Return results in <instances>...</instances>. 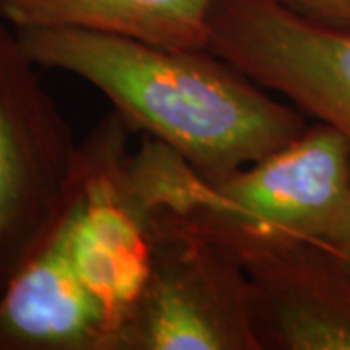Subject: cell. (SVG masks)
Masks as SVG:
<instances>
[{
  "instance_id": "6da1fadb",
  "label": "cell",
  "mask_w": 350,
  "mask_h": 350,
  "mask_svg": "<svg viewBox=\"0 0 350 350\" xmlns=\"http://www.w3.org/2000/svg\"><path fill=\"white\" fill-rule=\"evenodd\" d=\"M33 63L82 78L135 129L220 181L288 144L308 126L211 49H172L76 27L18 29Z\"/></svg>"
},
{
  "instance_id": "7a4b0ae2",
  "label": "cell",
  "mask_w": 350,
  "mask_h": 350,
  "mask_svg": "<svg viewBox=\"0 0 350 350\" xmlns=\"http://www.w3.org/2000/svg\"><path fill=\"white\" fill-rule=\"evenodd\" d=\"M115 350H262L238 251L199 226L154 218V261Z\"/></svg>"
},
{
  "instance_id": "3957f363",
  "label": "cell",
  "mask_w": 350,
  "mask_h": 350,
  "mask_svg": "<svg viewBox=\"0 0 350 350\" xmlns=\"http://www.w3.org/2000/svg\"><path fill=\"white\" fill-rule=\"evenodd\" d=\"M36 68L0 14V284L59 222L75 185L80 144Z\"/></svg>"
},
{
  "instance_id": "277c9868",
  "label": "cell",
  "mask_w": 350,
  "mask_h": 350,
  "mask_svg": "<svg viewBox=\"0 0 350 350\" xmlns=\"http://www.w3.org/2000/svg\"><path fill=\"white\" fill-rule=\"evenodd\" d=\"M129 129L115 111L80 144L63 213L76 271L111 317L115 349L117 329L142 294L154 261V218L126 175Z\"/></svg>"
},
{
  "instance_id": "5b68a950",
  "label": "cell",
  "mask_w": 350,
  "mask_h": 350,
  "mask_svg": "<svg viewBox=\"0 0 350 350\" xmlns=\"http://www.w3.org/2000/svg\"><path fill=\"white\" fill-rule=\"evenodd\" d=\"M208 49L350 140V33L278 0H214Z\"/></svg>"
},
{
  "instance_id": "8992f818",
  "label": "cell",
  "mask_w": 350,
  "mask_h": 350,
  "mask_svg": "<svg viewBox=\"0 0 350 350\" xmlns=\"http://www.w3.org/2000/svg\"><path fill=\"white\" fill-rule=\"evenodd\" d=\"M350 195V140L315 121L296 138L236 174L213 181L195 220L206 234L317 239Z\"/></svg>"
},
{
  "instance_id": "52a82bcc",
  "label": "cell",
  "mask_w": 350,
  "mask_h": 350,
  "mask_svg": "<svg viewBox=\"0 0 350 350\" xmlns=\"http://www.w3.org/2000/svg\"><path fill=\"white\" fill-rule=\"evenodd\" d=\"M218 239L247 273L262 350H350V262L340 253L290 236Z\"/></svg>"
},
{
  "instance_id": "ba28073f",
  "label": "cell",
  "mask_w": 350,
  "mask_h": 350,
  "mask_svg": "<svg viewBox=\"0 0 350 350\" xmlns=\"http://www.w3.org/2000/svg\"><path fill=\"white\" fill-rule=\"evenodd\" d=\"M0 350H115V327L84 284L63 216L0 288Z\"/></svg>"
},
{
  "instance_id": "9c48e42d",
  "label": "cell",
  "mask_w": 350,
  "mask_h": 350,
  "mask_svg": "<svg viewBox=\"0 0 350 350\" xmlns=\"http://www.w3.org/2000/svg\"><path fill=\"white\" fill-rule=\"evenodd\" d=\"M214 0H0L16 29L76 27L172 49H208Z\"/></svg>"
},
{
  "instance_id": "30bf717a",
  "label": "cell",
  "mask_w": 350,
  "mask_h": 350,
  "mask_svg": "<svg viewBox=\"0 0 350 350\" xmlns=\"http://www.w3.org/2000/svg\"><path fill=\"white\" fill-rule=\"evenodd\" d=\"M126 175L131 189L152 218L195 220L204 213L213 195V181L185 156L148 135L140 150L129 156Z\"/></svg>"
},
{
  "instance_id": "8fae6325",
  "label": "cell",
  "mask_w": 350,
  "mask_h": 350,
  "mask_svg": "<svg viewBox=\"0 0 350 350\" xmlns=\"http://www.w3.org/2000/svg\"><path fill=\"white\" fill-rule=\"evenodd\" d=\"M315 24L350 33V0H278Z\"/></svg>"
},
{
  "instance_id": "7c38bea8",
  "label": "cell",
  "mask_w": 350,
  "mask_h": 350,
  "mask_svg": "<svg viewBox=\"0 0 350 350\" xmlns=\"http://www.w3.org/2000/svg\"><path fill=\"white\" fill-rule=\"evenodd\" d=\"M317 241L325 243L327 247L350 259V195L342 208L335 214V218L319 234Z\"/></svg>"
},
{
  "instance_id": "4fadbf2b",
  "label": "cell",
  "mask_w": 350,
  "mask_h": 350,
  "mask_svg": "<svg viewBox=\"0 0 350 350\" xmlns=\"http://www.w3.org/2000/svg\"><path fill=\"white\" fill-rule=\"evenodd\" d=\"M345 259H347V257H345ZM347 261H349V262H350V259H347Z\"/></svg>"
},
{
  "instance_id": "5bb4252c",
  "label": "cell",
  "mask_w": 350,
  "mask_h": 350,
  "mask_svg": "<svg viewBox=\"0 0 350 350\" xmlns=\"http://www.w3.org/2000/svg\"><path fill=\"white\" fill-rule=\"evenodd\" d=\"M0 288H2V284H0Z\"/></svg>"
}]
</instances>
